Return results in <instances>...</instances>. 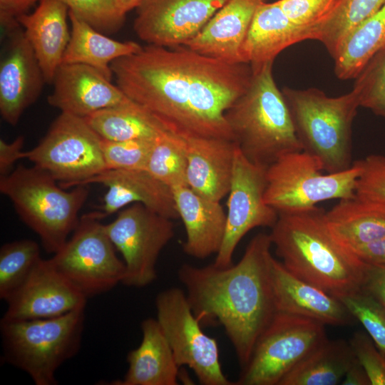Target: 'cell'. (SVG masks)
Segmentation results:
<instances>
[{"label":"cell","instance_id":"6da1fadb","mask_svg":"<svg viewBox=\"0 0 385 385\" xmlns=\"http://www.w3.org/2000/svg\"><path fill=\"white\" fill-rule=\"evenodd\" d=\"M111 68L123 93L169 131L233 140L225 114L249 86L250 64L225 62L186 46L147 44Z\"/></svg>","mask_w":385,"mask_h":385},{"label":"cell","instance_id":"7a4b0ae2","mask_svg":"<svg viewBox=\"0 0 385 385\" xmlns=\"http://www.w3.org/2000/svg\"><path fill=\"white\" fill-rule=\"evenodd\" d=\"M272 245L269 234L259 233L236 265L184 264L178 271L194 315L200 324L223 327L242 368L277 312L270 279Z\"/></svg>","mask_w":385,"mask_h":385},{"label":"cell","instance_id":"3957f363","mask_svg":"<svg viewBox=\"0 0 385 385\" xmlns=\"http://www.w3.org/2000/svg\"><path fill=\"white\" fill-rule=\"evenodd\" d=\"M325 212L317 206L278 213L269 235L291 273L337 297L363 287L369 265L333 235Z\"/></svg>","mask_w":385,"mask_h":385},{"label":"cell","instance_id":"277c9868","mask_svg":"<svg viewBox=\"0 0 385 385\" xmlns=\"http://www.w3.org/2000/svg\"><path fill=\"white\" fill-rule=\"evenodd\" d=\"M272 66L271 62L252 71L248 88L225 114L238 148L265 168L287 153L302 150Z\"/></svg>","mask_w":385,"mask_h":385},{"label":"cell","instance_id":"5b68a950","mask_svg":"<svg viewBox=\"0 0 385 385\" xmlns=\"http://www.w3.org/2000/svg\"><path fill=\"white\" fill-rule=\"evenodd\" d=\"M88 185L70 191L45 170L17 166L0 177V191L12 202L21 220L40 238L44 250L57 252L77 226L88 194Z\"/></svg>","mask_w":385,"mask_h":385},{"label":"cell","instance_id":"8992f818","mask_svg":"<svg viewBox=\"0 0 385 385\" xmlns=\"http://www.w3.org/2000/svg\"><path fill=\"white\" fill-rule=\"evenodd\" d=\"M281 91L302 150L315 157L326 173L351 168V127L360 107L356 91L329 97L315 88Z\"/></svg>","mask_w":385,"mask_h":385},{"label":"cell","instance_id":"52a82bcc","mask_svg":"<svg viewBox=\"0 0 385 385\" xmlns=\"http://www.w3.org/2000/svg\"><path fill=\"white\" fill-rule=\"evenodd\" d=\"M84 321L85 308L51 318L1 320L3 359L36 385H55L57 369L80 349Z\"/></svg>","mask_w":385,"mask_h":385},{"label":"cell","instance_id":"ba28073f","mask_svg":"<svg viewBox=\"0 0 385 385\" xmlns=\"http://www.w3.org/2000/svg\"><path fill=\"white\" fill-rule=\"evenodd\" d=\"M320 162L304 151L287 153L267 168L265 202L278 213L313 209L320 202L354 197L360 168L323 173Z\"/></svg>","mask_w":385,"mask_h":385},{"label":"cell","instance_id":"9c48e42d","mask_svg":"<svg viewBox=\"0 0 385 385\" xmlns=\"http://www.w3.org/2000/svg\"><path fill=\"white\" fill-rule=\"evenodd\" d=\"M100 212L82 215L64 245L50 258L56 270L86 298L122 283L124 262L115 253Z\"/></svg>","mask_w":385,"mask_h":385},{"label":"cell","instance_id":"30bf717a","mask_svg":"<svg viewBox=\"0 0 385 385\" xmlns=\"http://www.w3.org/2000/svg\"><path fill=\"white\" fill-rule=\"evenodd\" d=\"M327 340L324 324L277 312L258 338L237 385H279L302 360Z\"/></svg>","mask_w":385,"mask_h":385},{"label":"cell","instance_id":"8fae6325","mask_svg":"<svg viewBox=\"0 0 385 385\" xmlns=\"http://www.w3.org/2000/svg\"><path fill=\"white\" fill-rule=\"evenodd\" d=\"M24 158L63 188L81 185L106 170L101 136L85 118L66 113L54 120L36 146L24 151Z\"/></svg>","mask_w":385,"mask_h":385},{"label":"cell","instance_id":"7c38bea8","mask_svg":"<svg viewBox=\"0 0 385 385\" xmlns=\"http://www.w3.org/2000/svg\"><path fill=\"white\" fill-rule=\"evenodd\" d=\"M157 321L180 367L191 369L203 385H233L224 374L216 340L204 333L185 292L170 287L155 298Z\"/></svg>","mask_w":385,"mask_h":385},{"label":"cell","instance_id":"4fadbf2b","mask_svg":"<svg viewBox=\"0 0 385 385\" xmlns=\"http://www.w3.org/2000/svg\"><path fill=\"white\" fill-rule=\"evenodd\" d=\"M105 228L123 258L125 274L122 284L143 287L155 281L160 253L175 235L171 219L135 203L120 210Z\"/></svg>","mask_w":385,"mask_h":385},{"label":"cell","instance_id":"5bb4252c","mask_svg":"<svg viewBox=\"0 0 385 385\" xmlns=\"http://www.w3.org/2000/svg\"><path fill=\"white\" fill-rule=\"evenodd\" d=\"M267 168L250 161L236 146L230 189L227 202V222L221 247L214 265H232L233 254L242 238L259 227H272L278 212L265 201Z\"/></svg>","mask_w":385,"mask_h":385},{"label":"cell","instance_id":"9a60e30c","mask_svg":"<svg viewBox=\"0 0 385 385\" xmlns=\"http://www.w3.org/2000/svg\"><path fill=\"white\" fill-rule=\"evenodd\" d=\"M226 0H143L133 29L147 44L185 46L204 28Z\"/></svg>","mask_w":385,"mask_h":385},{"label":"cell","instance_id":"2e32d148","mask_svg":"<svg viewBox=\"0 0 385 385\" xmlns=\"http://www.w3.org/2000/svg\"><path fill=\"white\" fill-rule=\"evenodd\" d=\"M87 299L48 260L41 259L25 282L6 300L1 320L46 319L85 308Z\"/></svg>","mask_w":385,"mask_h":385},{"label":"cell","instance_id":"e0dca14e","mask_svg":"<svg viewBox=\"0 0 385 385\" xmlns=\"http://www.w3.org/2000/svg\"><path fill=\"white\" fill-rule=\"evenodd\" d=\"M4 34L7 41L0 61V114L14 126L36 101L46 82L22 28Z\"/></svg>","mask_w":385,"mask_h":385},{"label":"cell","instance_id":"ac0fdd59","mask_svg":"<svg viewBox=\"0 0 385 385\" xmlns=\"http://www.w3.org/2000/svg\"><path fill=\"white\" fill-rule=\"evenodd\" d=\"M51 84L48 103L61 113L81 118L130 100L111 80L85 64L61 63Z\"/></svg>","mask_w":385,"mask_h":385},{"label":"cell","instance_id":"d6986e66","mask_svg":"<svg viewBox=\"0 0 385 385\" xmlns=\"http://www.w3.org/2000/svg\"><path fill=\"white\" fill-rule=\"evenodd\" d=\"M107 188L98 210L102 218L140 203L170 219L179 217L172 189L145 170H105L81 185Z\"/></svg>","mask_w":385,"mask_h":385},{"label":"cell","instance_id":"ffe728a7","mask_svg":"<svg viewBox=\"0 0 385 385\" xmlns=\"http://www.w3.org/2000/svg\"><path fill=\"white\" fill-rule=\"evenodd\" d=\"M270 279L277 312L324 325L348 326L354 322V318L337 297L294 275L273 257Z\"/></svg>","mask_w":385,"mask_h":385},{"label":"cell","instance_id":"44dd1931","mask_svg":"<svg viewBox=\"0 0 385 385\" xmlns=\"http://www.w3.org/2000/svg\"><path fill=\"white\" fill-rule=\"evenodd\" d=\"M182 137L188 160V186L206 198L220 202L230 189L236 143L219 138Z\"/></svg>","mask_w":385,"mask_h":385},{"label":"cell","instance_id":"7402d4cb","mask_svg":"<svg viewBox=\"0 0 385 385\" xmlns=\"http://www.w3.org/2000/svg\"><path fill=\"white\" fill-rule=\"evenodd\" d=\"M267 0H226L185 46L230 63H242L241 51L255 14Z\"/></svg>","mask_w":385,"mask_h":385},{"label":"cell","instance_id":"603a6c76","mask_svg":"<svg viewBox=\"0 0 385 385\" xmlns=\"http://www.w3.org/2000/svg\"><path fill=\"white\" fill-rule=\"evenodd\" d=\"M308 39H314L313 28L294 23L277 1H267L255 14L242 48V61L255 71L274 63L277 56L287 47Z\"/></svg>","mask_w":385,"mask_h":385},{"label":"cell","instance_id":"cb8c5ba5","mask_svg":"<svg viewBox=\"0 0 385 385\" xmlns=\"http://www.w3.org/2000/svg\"><path fill=\"white\" fill-rule=\"evenodd\" d=\"M172 191L185 229L184 252L197 259L217 255L223 242L227 222V214L220 202L206 198L188 186L177 187Z\"/></svg>","mask_w":385,"mask_h":385},{"label":"cell","instance_id":"d4e9b609","mask_svg":"<svg viewBox=\"0 0 385 385\" xmlns=\"http://www.w3.org/2000/svg\"><path fill=\"white\" fill-rule=\"evenodd\" d=\"M68 6L58 0H40L35 10L17 21L32 47L46 83L51 84L70 40Z\"/></svg>","mask_w":385,"mask_h":385},{"label":"cell","instance_id":"484cf974","mask_svg":"<svg viewBox=\"0 0 385 385\" xmlns=\"http://www.w3.org/2000/svg\"><path fill=\"white\" fill-rule=\"evenodd\" d=\"M140 344L127 355L128 368L113 385H177L179 366L156 319L141 323Z\"/></svg>","mask_w":385,"mask_h":385},{"label":"cell","instance_id":"4316f807","mask_svg":"<svg viewBox=\"0 0 385 385\" xmlns=\"http://www.w3.org/2000/svg\"><path fill=\"white\" fill-rule=\"evenodd\" d=\"M71 24L70 40L62 63H81L91 66L111 80L113 61L134 53L143 47L139 43L118 41L109 38L69 12Z\"/></svg>","mask_w":385,"mask_h":385},{"label":"cell","instance_id":"83f0119b","mask_svg":"<svg viewBox=\"0 0 385 385\" xmlns=\"http://www.w3.org/2000/svg\"><path fill=\"white\" fill-rule=\"evenodd\" d=\"M83 118L101 138L108 140H156L169 131L157 117L131 100Z\"/></svg>","mask_w":385,"mask_h":385},{"label":"cell","instance_id":"f1b7e54d","mask_svg":"<svg viewBox=\"0 0 385 385\" xmlns=\"http://www.w3.org/2000/svg\"><path fill=\"white\" fill-rule=\"evenodd\" d=\"M325 220L333 235L349 250L385 236V214L354 197L340 200L325 212Z\"/></svg>","mask_w":385,"mask_h":385},{"label":"cell","instance_id":"f546056e","mask_svg":"<svg viewBox=\"0 0 385 385\" xmlns=\"http://www.w3.org/2000/svg\"><path fill=\"white\" fill-rule=\"evenodd\" d=\"M385 46V4L352 29L334 55V71L342 80L356 78L370 58Z\"/></svg>","mask_w":385,"mask_h":385},{"label":"cell","instance_id":"4dcf8cb0","mask_svg":"<svg viewBox=\"0 0 385 385\" xmlns=\"http://www.w3.org/2000/svg\"><path fill=\"white\" fill-rule=\"evenodd\" d=\"M355 359L349 343L327 339L294 367L279 385H337Z\"/></svg>","mask_w":385,"mask_h":385},{"label":"cell","instance_id":"1f68e13d","mask_svg":"<svg viewBox=\"0 0 385 385\" xmlns=\"http://www.w3.org/2000/svg\"><path fill=\"white\" fill-rule=\"evenodd\" d=\"M384 4L385 0H339L328 17L314 28V40L333 56L344 38Z\"/></svg>","mask_w":385,"mask_h":385},{"label":"cell","instance_id":"d6a6232c","mask_svg":"<svg viewBox=\"0 0 385 385\" xmlns=\"http://www.w3.org/2000/svg\"><path fill=\"white\" fill-rule=\"evenodd\" d=\"M187 167L183 138L168 131L155 140L145 170L173 189L188 186Z\"/></svg>","mask_w":385,"mask_h":385},{"label":"cell","instance_id":"836d02e7","mask_svg":"<svg viewBox=\"0 0 385 385\" xmlns=\"http://www.w3.org/2000/svg\"><path fill=\"white\" fill-rule=\"evenodd\" d=\"M38 244L29 239L13 241L0 249V298L6 301L27 279L41 260Z\"/></svg>","mask_w":385,"mask_h":385},{"label":"cell","instance_id":"e575fe53","mask_svg":"<svg viewBox=\"0 0 385 385\" xmlns=\"http://www.w3.org/2000/svg\"><path fill=\"white\" fill-rule=\"evenodd\" d=\"M385 356V307L363 287L337 297Z\"/></svg>","mask_w":385,"mask_h":385},{"label":"cell","instance_id":"d590c367","mask_svg":"<svg viewBox=\"0 0 385 385\" xmlns=\"http://www.w3.org/2000/svg\"><path fill=\"white\" fill-rule=\"evenodd\" d=\"M360 107L385 118V46L376 52L356 78L354 88Z\"/></svg>","mask_w":385,"mask_h":385},{"label":"cell","instance_id":"8d00e7d4","mask_svg":"<svg viewBox=\"0 0 385 385\" xmlns=\"http://www.w3.org/2000/svg\"><path fill=\"white\" fill-rule=\"evenodd\" d=\"M58 1L68 6L69 12L104 34L117 32L123 26L127 14L117 0Z\"/></svg>","mask_w":385,"mask_h":385},{"label":"cell","instance_id":"74e56055","mask_svg":"<svg viewBox=\"0 0 385 385\" xmlns=\"http://www.w3.org/2000/svg\"><path fill=\"white\" fill-rule=\"evenodd\" d=\"M360 168L354 197L385 214V156L372 154L356 160Z\"/></svg>","mask_w":385,"mask_h":385},{"label":"cell","instance_id":"f35d334b","mask_svg":"<svg viewBox=\"0 0 385 385\" xmlns=\"http://www.w3.org/2000/svg\"><path fill=\"white\" fill-rule=\"evenodd\" d=\"M155 140L115 141L101 138L106 170H145Z\"/></svg>","mask_w":385,"mask_h":385},{"label":"cell","instance_id":"ab89813d","mask_svg":"<svg viewBox=\"0 0 385 385\" xmlns=\"http://www.w3.org/2000/svg\"><path fill=\"white\" fill-rule=\"evenodd\" d=\"M339 0H278L277 2L294 23L314 28L332 13Z\"/></svg>","mask_w":385,"mask_h":385},{"label":"cell","instance_id":"60d3db41","mask_svg":"<svg viewBox=\"0 0 385 385\" xmlns=\"http://www.w3.org/2000/svg\"><path fill=\"white\" fill-rule=\"evenodd\" d=\"M349 344L356 358L365 370L371 385H385V356L368 334L356 332Z\"/></svg>","mask_w":385,"mask_h":385},{"label":"cell","instance_id":"b9f144b4","mask_svg":"<svg viewBox=\"0 0 385 385\" xmlns=\"http://www.w3.org/2000/svg\"><path fill=\"white\" fill-rule=\"evenodd\" d=\"M39 0H0V24L4 33L20 26L18 19Z\"/></svg>","mask_w":385,"mask_h":385},{"label":"cell","instance_id":"7bdbcfd3","mask_svg":"<svg viewBox=\"0 0 385 385\" xmlns=\"http://www.w3.org/2000/svg\"><path fill=\"white\" fill-rule=\"evenodd\" d=\"M24 143V138L21 135L11 143L0 139V177L9 174L13 170L14 163L24 158V151L22 150Z\"/></svg>","mask_w":385,"mask_h":385},{"label":"cell","instance_id":"ee69618b","mask_svg":"<svg viewBox=\"0 0 385 385\" xmlns=\"http://www.w3.org/2000/svg\"><path fill=\"white\" fill-rule=\"evenodd\" d=\"M351 250L367 265L385 266V236Z\"/></svg>","mask_w":385,"mask_h":385},{"label":"cell","instance_id":"f6af8a7d","mask_svg":"<svg viewBox=\"0 0 385 385\" xmlns=\"http://www.w3.org/2000/svg\"><path fill=\"white\" fill-rule=\"evenodd\" d=\"M363 288L385 307V266L369 265Z\"/></svg>","mask_w":385,"mask_h":385},{"label":"cell","instance_id":"bcb514c9","mask_svg":"<svg viewBox=\"0 0 385 385\" xmlns=\"http://www.w3.org/2000/svg\"><path fill=\"white\" fill-rule=\"evenodd\" d=\"M341 384L342 385L371 384L365 370L356 358L346 371Z\"/></svg>","mask_w":385,"mask_h":385},{"label":"cell","instance_id":"7dc6e473","mask_svg":"<svg viewBox=\"0 0 385 385\" xmlns=\"http://www.w3.org/2000/svg\"><path fill=\"white\" fill-rule=\"evenodd\" d=\"M123 9L128 13V11L136 9L143 0H117Z\"/></svg>","mask_w":385,"mask_h":385}]
</instances>
